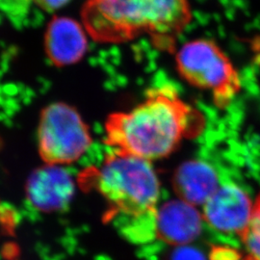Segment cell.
I'll list each match as a JSON object with an SVG mask.
<instances>
[{
  "instance_id": "cell-5",
  "label": "cell",
  "mask_w": 260,
  "mask_h": 260,
  "mask_svg": "<svg viewBox=\"0 0 260 260\" xmlns=\"http://www.w3.org/2000/svg\"><path fill=\"white\" fill-rule=\"evenodd\" d=\"M39 154L47 165L72 164L93 143L89 125L72 105L54 103L43 109L38 125Z\"/></svg>"
},
{
  "instance_id": "cell-12",
  "label": "cell",
  "mask_w": 260,
  "mask_h": 260,
  "mask_svg": "<svg viewBox=\"0 0 260 260\" xmlns=\"http://www.w3.org/2000/svg\"><path fill=\"white\" fill-rule=\"evenodd\" d=\"M170 260H206L204 253L187 245L179 246L172 252Z\"/></svg>"
},
{
  "instance_id": "cell-11",
  "label": "cell",
  "mask_w": 260,
  "mask_h": 260,
  "mask_svg": "<svg viewBox=\"0 0 260 260\" xmlns=\"http://www.w3.org/2000/svg\"><path fill=\"white\" fill-rule=\"evenodd\" d=\"M240 236L247 250L243 260H260V194L252 207L251 221Z\"/></svg>"
},
{
  "instance_id": "cell-10",
  "label": "cell",
  "mask_w": 260,
  "mask_h": 260,
  "mask_svg": "<svg viewBox=\"0 0 260 260\" xmlns=\"http://www.w3.org/2000/svg\"><path fill=\"white\" fill-rule=\"evenodd\" d=\"M174 189L180 200L193 205H205L220 187L214 168L202 160H189L177 168Z\"/></svg>"
},
{
  "instance_id": "cell-8",
  "label": "cell",
  "mask_w": 260,
  "mask_h": 260,
  "mask_svg": "<svg viewBox=\"0 0 260 260\" xmlns=\"http://www.w3.org/2000/svg\"><path fill=\"white\" fill-rule=\"evenodd\" d=\"M26 193L39 210L52 212L69 205L75 193V181L61 166L46 164L30 176Z\"/></svg>"
},
{
  "instance_id": "cell-1",
  "label": "cell",
  "mask_w": 260,
  "mask_h": 260,
  "mask_svg": "<svg viewBox=\"0 0 260 260\" xmlns=\"http://www.w3.org/2000/svg\"><path fill=\"white\" fill-rule=\"evenodd\" d=\"M205 124L201 112L181 99L175 87L164 85L149 90L132 109L110 114L104 123L105 143L114 152L151 162L202 134Z\"/></svg>"
},
{
  "instance_id": "cell-2",
  "label": "cell",
  "mask_w": 260,
  "mask_h": 260,
  "mask_svg": "<svg viewBox=\"0 0 260 260\" xmlns=\"http://www.w3.org/2000/svg\"><path fill=\"white\" fill-rule=\"evenodd\" d=\"M191 19L189 0H86L81 9V22L94 42L123 44L148 36L168 52Z\"/></svg>"
},
{
  "instance_id": "cell-9",
  "label": "cell",
  "mask_w": 260,
  "mask_h": 260,
  "mask_svg": "<svg viewBox=\"0 0 260 260\" xmlns=\"http://www.w3.org/2000/svg\"><path fill=\"white\" fill-rule=\"evenodd\" d=\"M203 218L195 205L185 201H171L155 215L158 237L172 245L184 246L194 241L202 231Z\"/></svg>"
},
{
  "instance_id": "cell-7",
  "label": "cell",
  "mask_w": 260,
  "mask_h": 260,
  "mask_svg": "<svg viewBox=\"0 0 260 260\" xmlns=\"http://www.w3.org/2000/svg\"><path fill=\"white\" fill-rule=\"evenodd\" d=\"M82 22L68 17H54L45 33V51L52 65L63 68L81 61L89 48Z\"/></svg>"
},
{
  "instance_id": "cell-14",
  "label": "cell",
  "mask_w": 260,
  "mask_h": 260,
  "mask_svg": "<svg viewBox=\"0 0 260 260\" xmlns=\"http://www.w3.org/2000/svg\"><path fill=\"white\" fill-rule=\"evenodd\" d=\"M241 254L237 251L228 247H218L214 249L211 260H240Z\"/></svg>"
},
{
  "instance_id": "cell-3",
  "label": "cell",
  "mask_w": 260,
  "mask_h": 260,
  "mask_svg": "<svg viewBox=\"0 0 260 260\" xmlns=\"http://www.w3.org/2000/svg\"><path fill=\"white\" fill-rule=\"evenodd\" d=\"M83 177L108 201L113 213L128 217L137 224L155 220L160 183L150 161L114 152Z\"/></svg>"
},
{
  "instance_id": "cell-13",
  "label": "cell",
  "mask_w": 260,
  "mask_h": 260,
  "mask_svg": "<svg viewBox=\"0 0 260 260\" xmlns=\"http://www.w3.org/2000/svg\"><path fill=\"white\" fill-rule=\"evenodd\" d=\"M31 0H0V8L12 17H18L27 11Z\"/></svg>"
},
{
  "instance_id": "cell-15",
  "label": "cell",
  "mask_w": 260,
  "mask_h": 260,
  "mask_svg": "<svg viewBox=\"0 0 260 260\" xmlns=\"http://www.w3.org/2000/svg\"><path fill=\"white\" fill-rule=\"evenodd\" d=\"M40 9L52 13L66 6L70 0H31Z\"/></svg>"
},
{
  "instance_id": "cell-6",
  "label": "cell",
  "mask_w": 260,
  "mask_h": 260,
  "mask_svg": "<svg viewBox=\"0 0 260 260\" xmlns=\"http://www.w3.org/2000/svg\"><path fill=\"white\" fill-rule=\"evenodd\" d=\"M252 207L250 197L242 188L225 183L205 203L204 216L215 230L241 235L251 221Z\"/></svg>"
},
{
  "instance_id": "cell-4",
  "label": "cell",
  "mask_w": 260,
  "mask_h": 260,
  "mask_svg": "<svg viewBox=\"0 0 260 260\" xmlns=\"http://www.w3.org/2000/svg\"><path fill=\"white\" fill-rule=\"evenodd\" d=\"M176 66L187 83L210 93L219 108L229 106L241 91L237 70L212 40L196 39L185 43L176 53Z\"/></svg>"
}]
</instances>
